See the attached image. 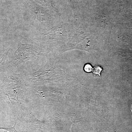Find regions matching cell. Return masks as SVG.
<instances>
[{"mask_svg": "<svg viewBox=\"0 0 132 132\" xmlns=\"http://www.w3.org/2000/svg\"><path fill=\"white\" fill-rule=\"evenodd\" d=\"M131 112L132 113V104H131Z\"/></svg>", "mask_w": 132, "mask_h": 132, "instance_id": "obj_5", "label": "cell"}, {"mask_svg": "<svg viewBox=\"0 0 132 132\" xmlns=\"http://www.w3.org/2000/svg\"><path fill=\"white\" fill-rule=\"evenodd\" d=\"M102 71V68L100 66L97 65L94 67L93 69V73L95 75H98L99 76H101V71Z\"/></svg>", "mask_w": 132, "mask_h": 132, "instance_id": "obj_3", "label": "cell"}, {"mask_svg": "<svg viewBox=\"0 0 132 132\" xmlns=\"http://www.w3.org/2000/svg\"><path fill=\"white\" fill-rule=\"evenodd\" d=\"M41 50V48L38 46L30 44L25 45L20 43L18 44L15 54L17 58L32 57L39 54Z\"/></svg>", "mask_w": 132, "mask_h": 132, "instance_id": "obj_1", "label": "cell"}, {"mask_svg": "<svg viewBox=\"0 0 132 132\" xmlns=\"http://www.w3.org/2000/svg\"><path fill=\"white\" fill-rule=\"evenodd\" d=\"M85 72H87L89 73L92 72L93 68L92 67V66L90 64H86L85 65L84 68Z\"/></svg>", "mask_w": 132, "mask_h": 132, "instance_id": "obj_4", "label": "cell"}, {"mask_svg": "<svg viewBox=\"0 0 132 132\" xmlns=\"http://www.w3.org/2000/svg\"><path fill=\"white\" fill-rule=\"evenodd\" d=\"M15 125L11 128L0 127V132H18L15 129Z\"/></svg>", "mask_w": 132, "mask_h": 132, "instance_id": "obj_2", "label": "cell"}]
</instances>
